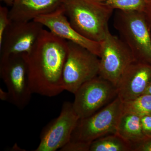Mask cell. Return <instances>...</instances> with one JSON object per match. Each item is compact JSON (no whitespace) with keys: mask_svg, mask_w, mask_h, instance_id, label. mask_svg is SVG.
Returning a JSON list of instances; mask_svg holds the SVG:
<instances>
[{"mask_svg":"<svg viewBox=\"0 0 151 151\" xmlns=\"http://www.w3.org/2000/svg\"><path fill=\"white\" fill-rule=\"evenodd\" d=\"M68 50L67 41L43 29L31 50L23 54L32 94L53 97L65 90L62 74Z\"/></svg>","mask_w":151,"mask_h":151,"instance_id":"1","label":"cell"},{"mask_svg":"<svg viewBox=\"0 0 151 151\" xmlns=\"http://www.w3.org/2000/svg\"><path fill=\"white\" fill-rule=\"evenodd\" d=\"M63 7L72 26L88 39L101 42L110 31L114 10L100 0H64Z\"/></svg>","mask_w":151,"mask_h":151,"instance_id":"2","label":"cell"},{"mask_svg":"<svg viewBox=\"0 0 151 151\" xmlns=\"http://www.w3.org/2000/svg\"><path fill=\"white\" fill-rule=\"evenodd\" d=\"M143 12L117 11L114 26L136 61L151 64V37Z\"/></svg>","mask_w":151,"mask_h":151,"instance_id":"3","label":"cell"},{"mask_svg":"<svg viewBox=\"0 0 151 151\" xmlns=\"http://www.w3.org/2000/svg\"><path fill=\"white\" fill-rule=\"evenodd\" d=\"M67 42L63 83L65 90L74 94L82 84L99 75L100 58L84 47Z\"/></svg>","mask_w":151,"mask_h":151,"instance_id":"4","label":"cell"},{"mask_svg":"<svg viewBox=\"0 0 151 151\" xmlns=\"http://www.w3.org/2000/svg\"><path fill=\"white\" fill-rule=\"evenodd\" d=\"M122 103L117 97L91 116L79 119L70 141L91 144L106 135L116 134L118 121L122 113Z\"/></svg>","mask_w":151,"mask_h":151,"instance_id":"5","label":"cell"},{"mask_svg":"<svg viewBox=\"0 0 151 151\" xmlns=\"http://www.w3.org/2000/svg\"><path fill=\"white\" fill-rule=\"evenodd\" d=\"M0 76L7 89L9 102L20 109L27 106L32 93L29 84L27 66L23 55L1 57Z\"/></svg>","mask_w":151,"mask_h":151,"instance_id":"6","label":"cell"},{"mask_svg":"<svg viewBox=\"0 0 151 151\" xmlns=\"http://www.w3.org/2000/svg\"><path fill=\"white\" fill-rule=\"evenodd\" d=\"M74 94L73 107L79 119L91 116L118 97L116 86L99 75L82 84Z\"/></svg>","mask_w":151,"mask_h":151,"instance_id":"7","label":"cell"},{"mask_svg":"<svg viewBox=\"0 0 151 151\" xmlns=\"http://www.w3.org/2000/svg\"><path fill=\"white\" fill-rule=\"evenodd\" d=\"M99 75L116 86L127 67L136 61L125 42L110 31L101 42Z\"/></svg>","mask_w":151,"mask_h":151,"instance_id":"8","label":"cell"},{"mask_svg":"<svg viewBox=\"0 0 151 151\" xmlns=\"http://www.w3.org/2000/svg\"><path fill=\"white\" fill-rule=\"evenodd\" d=\"M79 119L72 103L64 102L59 116L43 128L39 145L34 151H55L62 148L70 141Z\"/></svg>","mask_w":151,"mask_h":151,"instance_id":"9","label":"cell"},{"mask_svg":"<svg viewBox=\"0 0 151 151\" xmlns=\"http://www.w3.org/2000/svg\"><path fill=\"white\" fill-rule=\"evenodd\" d=\"M43 27L34 20L11 22L0 42L1 57L29 52L44 29Z\"/></svg>","mask_w":151,"mask_h":151,"instance_id":"10","label":"cell"},{"mask_svg":"<svg viewBox=\"0 0 151 151\" xmlns=\"http://www.w3.org/2000/svg\"><path fill=\"white\" fill-rule=\"evenodd\" d=\"M34 20L46 27L54 35L62 39L72 42L100 56L101 42H97L83 36L72 26L64 12L63 6L56 11L38 17Z\"/></svg>","mask_w":151,"mask_h":151,"instance_id":"11","label":"cell"},{"mask_svg":"<svg viewBox=\"0 0 151 151\" xmlns=\"http://www.w3.org/2000/svg\"><path fill=\"white\" fill-rule=\"evenodd\" d=\"M151 82V64L135 61L123 73L117 84V95L122 102H128L145 93Z\"/></svg>","mask_w":151,"mask_h":151,"instance_id":"12","label":"cell"},{"mask_svg":"<svg viewBox=\"0 0 151 151\" xmlns=\"http://www.w3.org/2000/svg\"><path fill=\"white\" fill-rule=\"evenodd\" d=\"M64 0H15L9 10L11 21L28 22L61 7Z\"/></svg>","mask_w":151,"mask_h":151,"instance_id":"13","label":"cell"},{"mask_svg":"<svg viewBox=\"0 0 151 151\" xmlns=\"http://www.w3.org/2000/svg\"><path fill=\"white\" fill-rule=\"evenodd\" d=\"M116 134L131 146L142 141L146 137L142 129L141 116L122 112L118 121Z\"/></svg>","mask_w":151,"mask_h":151,"instance_id":"14","label":"cell"},{"mask_svg":"<svg viewBox=\"0 0 151 151\" xmlns=\"http://www.w3.org/2000/svg\"><path fill=\"white\" fill-rule=\"evenodd\" d=\"M131 146L115 134L106 135L93 141L89 151H131Z\"/></svg>","mask_w":151,"mask_h":151,"instance_id":"15","label":"cell"},{"mask_svg":"<svg viewBox=\"0 0 151 151\" xmlns=\"http://www.w3.org/2000/svg\"><path fill=\"white\" fill-rule=\"evenodd\" d=\"M122 112L134 113L140 116L151 115V94H144L134 100L123 102Z\"/></svg>","mask_w":151,"mask_h":151,"instance_id":"16","label":"cell"},{"mask_svg":"<svg viewBox=\"0 0 151 151\" xmlns=\"http://www.w3.org/2000/svg\"><path fill=\"white\" fill-rule=\"evenodd\" d=\"M108 6L117 10L144 12L146 0H100Z\"/></svg>","mask_w":151,"mask_h":151,"instance_id":"17","label":"cell"},{"mask_svg":"<svg viewBox=\"0 0 151 151\" xmlns=\"http://www.w3.org/2000/svg\"><path fill=\"white\" fill-rule=\"evenodd\" d=\"M9 10L5 6H0V42L2 40L4 33L11 22Z\"/></svg>","mask_w":151,"mask_h":151,"instance_id":"18","label":"cell"},{"mask_svg":"<svg viewBox=\"0 0 151 151\" xmlns=\"http://www.w3.org/2000/svg\"><path fill=\"white\" fill-rule=\"evenodd\" d=\"M90 144L80 141H70L60 151H89Z\"/></svg>","mask_w":151,"mask_h":151,"instance_id":"19","label":"cell"},{"mask_svg":"<svg viewBox=\"0 0 151 151\" xmlns=\"http://www.w3.org/2000/svg\"><path fill=\"white\" fill-rule=\"evenodd\" d=\"M132 151H151V136L131 145Z\"/></svg>","mask_w":151,"mask_h":151,"instance_id":"20","label":"cell"},{"mask_svg":"<svg viewBox=\"0 0 151 151\" xmlns=\"http://www.w3.org/2000/svg\"><path fill=\"white\" fill-rule=\"evenodd\" d=\"M143 133L145 137L151 136V115L141 116Z\"/></svg>","mask_w":151,"mask_h":151,"instance_id":"21","label":"cell"},{"mask_svg":"<svg viewBox=\"0 0 151 151\" xmlns=\"http://www.w3.org/2000/svg\"><path fill=\"white\" fill-rule=\"evenodd\" d=\"M0 98L3 101H9V97L7 91L5 92L2 89H0Z\"/></svg>","mask_w":151,"mask_h":151,"instance_id":"22","label":"cell"},{"mask_svg":"<svg viewBox=\"0 0 151 151\" xmlns=\"http://www.w3.org/2000/svg\"><path fill=\"white\" fill-rule=\"evenodd\" d=\"M15 1V0H1V1L7 5L11 6L13 5Z\"/></svg>","mask_w":151,"mask_h":151,"instance_id":"23","label":"cell"},{"mask_svg":"<svg viewBox=\"0 0 151 151\" xmlns=\"http://www.w3.org/2000/svg\"><path fill=\"white\" fill-rule=\"evenodd\" d=\"M151 94V82L150 84V85L148 87L147 89V91L145 94Z\"/></svg>","mask_w":151,"mask_h":151,"instance_id":"24","label":"cell"},{"mask_svg":"<svg viewBox=\"0 0 151 151\" xmlns=\"http://www.w3.org/2000/svg\"><path fill=\"white\" fill-rule=\"evenodd\" d=\"M150 12H151V2H150Z\"/></svg>","mask_w":151,"mask_h":151,"instance_id":"25","label":"cell"}]
</instances>
